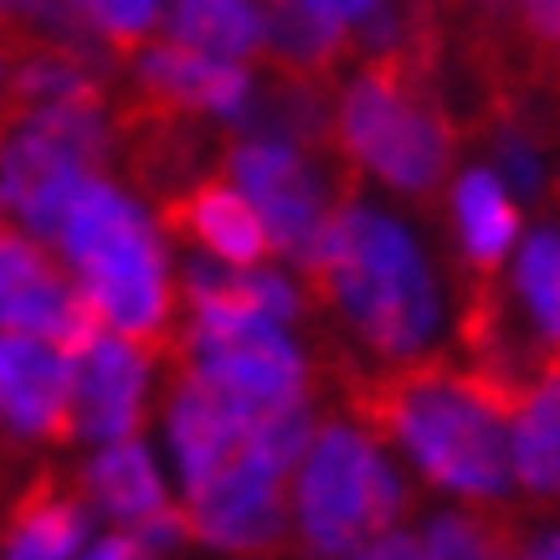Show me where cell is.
Returning <instances> with one entry per match:
<instances>
[{"instance_id":"cell-1","label":"cell","mask_w":560,"mask_h":560,"mask_svg":"<svg viewBox=\"0 0 560 560\" xmlns=\"http://www.w3.org/2000/svg\"><path fill=\"white\" fill-rule=\"evenodd\" d=\"M335 375L360 427L401 442L432 483L483 504H499L514 489V407L474 365L417 355L390 360L386 371H365L335 355Z\"/></svg>"},{"instance_id":"cell-2","label":"cell","mask_w":560,"mask_h":560,"mask_svg":"<svg viewBox=\"0 0 560 560\" xmlns=\"http://www.w3.org/2000/svg\"><path fill=\"white\" fill-rule=\"evenodd\" d=\"M308 304L335 314L371 355L417 360L438 329V289L401 221L350 201L299 262Z\"/></svg>"},{"instance_id":"cell-3","label":"cell","mask_w":560,"mask_h":560,"mask_svg":"<svg viewBox=\"0 0 560 560\" xmlns=\"http://www.w3.org/2000/svg\"><path fill=\"white\" fill-rule=\"evenodd\" d=\"M335 144L390 190L422 206L438 201L458 154V119L438 88V57L375 51L340 93Z\"/></svg>"},{"instance_id":"cell-4","label":"cell","mask_w":560,"mask_h":560,"mask_svg":"<svg viewBox=\"0 0 560 560\" xmlns=\"http://www.w3.org/2000/svg\"><path fill=\"white\" fill-rule=\"evenodd\" d=\"M57 247L78 268L83 289L98 299L114 335L135 340L144 355L165 360L175 350V293L165 272V247L150 217L98 171L72 190L68 217L57 226Z\"/></svg>"},{"instance_id":"cell-5","label":"cell","mask_w":560,"mask_h":560,"mask_svg":"<svg viewBox=\"0 0 560 560\" xmlns=\"http://www.w3.org/2000/svg\"><path fill=\"white\" fill-rule=\"evenodd\" d=\"M401 510L407 489L375 438L350 422H329L308 442L299 468V529L314 556H355L365 540L386 535Z\"/></svg>"},{"instance_id":"cell-6","label":"cell","mask_w":560,"mask_h":560,"mask_svg":"<svg viewBox=\"0 0 560 560\" xmlns=\"http://www.w3.org/2000/svg\"><path fill=\"white\" fill-rule=\"evenodd\" d=\"M226 175L247 190L257 217L268 221L272 253H283L299 268L314 257L329 221L355 201L360 171L345 154H314L289 139L237 135L226 144Z\"/></svg>"},{"instance_id":"cell-7","label":"cell","mask_w":560,"mask_h":560,"mask_svg":"<svg viewBox=\"0 0 560 560\" xmlns=\"http://www.w3.org/2000/svg\"><path fill=\"white\" fill-rule=\"evenodd\" d=\"M0 329L62 345L72 360L108 335L98 299L78 289L62 262H51L47 247L11 217H0Z\"/></svg>"},{"instance_id":"cell-8","label":"cell","mask_w":560,"mask_h":560,"mask_svg":"<svg viewBox=\"0 0 560 560\" xmlns=\"http://www.w3.org/2000/svg\"><path fill=\"white\" fill-rule=\"evenodd\" d=\"M186 365L217 381L242 407H272L308 396V360L272 319H190L175 335V350ZM165 355V360H171Z\"/></svg>"},{"instance_id":"cell-9","label":"cell","mask_w":560,"mask_h":560,"mask_svg":"<svg viewBox=\"0 0 560 560\" xmlns=\"http://www.w3.org/2000/svg\"><path fill=\"white\" fill-rule=\"evenodd\" d=\"M283 478L268 458H257L253 442L217 474L186 489V520L190 535L217 550H272L289 529V499Z\"/></svg>"},{"instance_id":"cell-10","label":"cell","mask_w":560,"mask_h":560,"mask_svg":"<svg viewBox=\"0 0 560 560\" xmlns=\"http://www.w3.org/2000/svg\"><path fill=\"white\" fill-rule=\"evenodd\" d=\"M150 365L154 355H144L124 335H98L78 355V375H72V438H139L144 407H150Z\"/></svg>"},{"instance_id":"cell-11","label":"cell","mask_w":560,"mask_h":560,"mask_svg":"<svg viewBox=\"0 0 560 560\" xmlns=\"http://www.w3.org/2000/svg\"><path fill=\"white\" fill-rule=\"evenodd\" d=\"M72 355L0 329V422L36 442H72Z\"/></svg>"},{"instance_id":"cell-12","label":"cell","mask_w":560,"mask_h":560,"mask_svg":"<svg viewBox=\"0 0 560 560\" xmlns=\"http://www.w3.org/2000/svg\"><path fill=\"white\" fill-rule=\"evenodd\" d=\"M160 226L171 237L201 247V253L221 257L226 268H257L272 257L268 221L257 217V206L247 201V190L226 175H201L196 186H186L180 196L160 201Z\"/></svg>"},{"instance_id":"cell-13","label":"cell","mask_w":560,"mask_h":560,"mask_svg":"<svg viewBox=\"0 0 560 560\" xmlns=\"http://www.w3.org/2000/svg\"><path fill=\"white\" fill-rule=\"evenodd\" d=\"M129 72H135L139 93L190 108V114H211V119H242V108L253 103L257 88V78L242 62L206 57V51L180 47V42H154V36L129 57Z\"/></svg>"},{"instance_id":"cell-14","label":"cell","mask_w":560,"mask_h":560,"mask_svg":"<svg viewBox=\"0 0 560 560\" xmlns=\"http://www.w3.org/2000/svg\"><path fill=\"white\" fill-rule=\"evenodd\" d=\"M83 478L42 474L11 499L5 535H0V560H72L88 535V504Z\"/></svg>"},{"instance_id":"cell-15","label":"cell","mask_w":560,"mask_h":560,"mask_svg":"<svg viewBox=\"0 0 560 560\" xmlns=\"http://www.w3.org/2000/svg\"><path fill=\"white\" fill-rule=\"evenodd\" d=\"M186 308L190 319H272L289 324L304 314L299 289H289L272 272H247V268H186Z\"/></svg>"},{"instance_id":"cell-16","label":"cell","mask_w":560,"mask_h":560,"mask_svg":"<svg viewBox=\"0 0 560 560\" xmlns=\"http://www.w3.org/2000/svg\"><path fill=\"white\" fill-rule=\"evenodd\" d=\"M83 493L108 520H119V525H139L144 514L165 510V483H160V474H154V463L139 438L108 442L98 458L88 463Z\"/></svg>"},{"instance_id":"cell-17","label":"cell","mask_w":560,"mask_h":560,"mask_svg":"<svg viewBox=\"0 0 560 560\" xmlns=\"http://www.w3.org/2000/svg\"><path fill=\"white\" fill-rule=\"evenodd\" d=\"M165 32L180 47L226 57V62L262 57V11H257V0H171Z\"/></svg>"},{"instance_id":"cell-18","label":"cell","mask_w":560,"mask_h":560,"mask_svg":"<svg viewBox=\"0 0 560 560\" xmlns=\"http://www.w3.org/2000/svg\"><path fill=\"white\" fill-rule=\"evenodd\" d=\"M453 217H458L463 262L474 272H499V257L510 253L514 232H520V211L504 196L493 171H468L453 190Z\"/></svg>"},{"instance_id":"cell-19","label":"cell","mask_w":560,"mask_h":560,"mask_svg":"<svg viewBox=\"0 0 560 560\" xmlns=\"http://www.w3.org/2000/svg\"><path fill=\"white\" fill-rule=\"evenodd\" d=\"M514 483L535 499H560V371L514 411Z\"/></svg>"},{"instance_id":"cell-20","label":"cell","mask_w":560,"mask_h":560,"mask_svg":"<svg viewBox=\"0 0 560 560\" xmlns=\"http://www.w3.org/2000/svg\"><path fill=\"white\" fill-rule=\"evenodd\" d=\"M514 299L525 308V329L545 360V375L560 371V237L535 232L514 268Z\"/></svg>"},{"instance_id":"cell-21","label":"cell","mask_w":560,"mask_h":560,"mask_svg":"<svg viewBox=\"0 0 560 560\" xmlns=\"http://www.w3.org/2000/svg\"><path fill=\"white\" fill-rule=\"evenodd\" d=\"M83 21L108 42V51L119 57V68L135 57L154 32V16H160V0H72Z\"/></svg>"},{"instance_id":"cell-22","label":"cell","mask_w":560,"mask_h":560,"mask_svg":"<svg viewBox=\"0 0 560 560\" xmlns=\"http://www.w3.org/2000/svg\"><path fill=\"white\" fill-rule=\"evenodd\" d=\"M350 560H432L427 556V545H417L411 535H375V540H365Z\"/></svg>"},{"instance_id":"cell-23","label":"cell","mask_w":560,"mask_h":560,"mask_svg":"<svg viewBox=\"0 0 560 560\" xmlns=\"http://www.w3.org/2000/svg\"><path fill=\"white\" fill-rule=\"evenodd\" d=\"M319 5H324V11H329V16H340L345 26L355 32V26H360V21H365V16H371V11H375V5H381V0H319Z\"/></svg>"},{"instance_id":"cell-24","label":"cell","mask_w":560,"mask_h":560,"mask_svg":"<svg viewBox=\"0 0 560 560\" xmlns=\"http://www.w3.org/2000/svg\"><path fill=\"white\" fill-rule=\"evenodd\" d=\"M520 560H560V529L525 540V545H520Z\"/></svg>"},{"instance_id":"cell-25","label":"cell","mask_w":560,"mask_h":560,"mask_svg":"<svg viewBox=\"0 0 560 560\" xmlns=\"http://www.w3.org/2000/svg\"><path fill=\"white\" fill-rule=\"evenodd\" d=\"M545 72H550V83H556V93H560V47L550 51V62H545Z\"/></svg>"}]
</instances>
